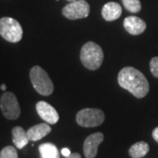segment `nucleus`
<instances>
[{
    "label": "nucleus",
    "instance_id": "obj_1",
    "mask_svg": "<svg viewBox=\"0 0 158 158\" xmlns=\"http://www.w3.org/2000/svg\"><path fill=\"white\" fill-rule=\"evenodd\" d=\"M118 83L121 88L128 90L137 98H144L149 91L146 77L133 67H125L118 72Z\"/></svg>",
    "mask_w": 158,
    "mask_h": 158
},
{
    "label": "nucleus",
    "instance_id": "obj_2",
    "mask_svg": "<svg viewBox=\"0 0 158 158\" xmlns=\"http://www.w3.org/2000/svg\"><path fill=\"white\" fill-rule=\"evenodd\" d=\"M80 60L85 68L96 70L100 68L104 60V52L101 47L93 41H88L82 47Z\"/></svg>",
    "mask_w": 158,
    "mask_h": 158
},
{
    "label": "nucleus",
    "instance_id": "obj_3",
    "mask_svg": "<svg viewBox=\"0 0 158 158\" xmlns=\"http://www.w3.org/2000/svg\"><path fill=\"white\" fill-rule=\"evenodd\" d=\"M30 79L35 90L42 96H49L54 91V85L48 74L40 66H34L30 70Z\"/></svg>",
    "mask_w": 158,
    "mask_h": 158
},
{
    "label": "nucleus",
    "instance_id": "obj_4",
    "mask_svg": "<svg viewBox=\"0 0 158 158\" xmlns=\"http://www.w3.org/2000/svg\"><path fill=\"white\" fill-rule=\"evenodd\" d=\"M0 35L9 42H12V43L19 42L22 39V27L15 19L10 17L1 18Z\"/></svg>",
    "mask_w": 158,
    "mask_h": 158
},
{
    "label": "nucleus",
    "instance_id": "obj_5",
    "mask_svg": "<svg viewBox=\"0 0 158 158\" xmlns=\"http://www.w3.org/2000/svg\"><path fill=\"white\" fill-rule=\"evenodd\" d=\"M76 120L83 127H95L104 122L105 113L97 108H85L77 113Z\"/></svg>",
    "mask_w": 158,
    "mask_h": 158
},
{
    "label": "nucleus",
    "instance_id": "obj_6",
    "mask_svg": "<svg viewBox=\"0 0 158 158\" xmlns=\"http://www.w3.org/2000/svg\"><path fill=\"white\" fill-rule=\"evenodd\" d=\"M0 108L4 116L11 120L17 119L21 113V109L18 102L17 97L10 91L5 92L1 96Z\"/></svg>",
    "mask_w": 158,
    "mask_h": 158
},
{
    "label": "nucleus",
    "instance_id": "obj_7",
    "mask_svg": "<svg viewBox=\"0 0 158 158\" xmlns=\"http://www.w3.org/2000/svg\"><path fill=\"white\" fill-rule=\"evenodd\" d=\"M90 5L85 0H76L62 8V14L71 20L87 18L90 14Z\"/></svg>",
    "mask_w": 158,
    "mask_h": 158
},
{
    "label": "nucleus",
    "instance_id": "obj_8",
    "mask_svg": "<svg viewBox=\"0 0 158 158\" xmlns=\"http://www.w3.org/2000/svg\"><path fill=\"white\" fill-rule=\"evenodd\" d=\"M36 111L40 117L48 124H56L59 120V114L57 111L47 102H38L36 104Z\"/></svg>",
    "mask_w": 158,
    "mask_h": 158
},
{
    "label": "nucleus",
    "instance_id": "obj_9",
    "mask_svg": "<svg viewBox=\"0 0 158 158\" xmlns=\"http://www.w3.org/2000/svg\"><path fill=\"white\" fill-rule=\"evenodd\" d=\"M104 140L102 133H94L89 135L84 142V153L86 158H95L98 154V148Z\"/></svg>",
    "mask_w": 158,
    "mask_h": 158
},
{
    "label": "nucleus",
    "instance_id": "obj_10",
    "mask_svg": "<svg viewBox=\"0 0 158 158\" xmlns=\"http://www.w3.org/2000/svg\"><path fill=\"white\" fill-rule=\"evenodd\" d=\"M125 30L132 35H139L142 34L147 27L146 22L136 16H129L124 19L123 22Z\"/></svg>",
    "mask_w": 158,
    "mask_h": 158
},
{
    "label": "nucleus",
    "instance_id": "obj_11",
    "mask_svg": "<svg viewBox=\"0 0 158 158\" xmlns=\"http://www.w3.org/2000/svg\"><path fill=\"white\" fill-rule=\"evenodd\" d=\"M102 16L106 21H113L121 16L122 9L121 6L116 2L106 3L102 8Z\"/></svg>",
    "mask_w": 158,
    "mask_h": 158
},
{
    "label": "nucleus",
    "instance_id": "obj_12",
    "mask_svg": "<svg viewBox=\"0 0 158 158\" xmlns=\"http://www.w3.org/2000/svg\"><path fill=\"white\" fill-rule=\"evenodd\" d=\"M51 130L52 129L48 123H40L30 127L27 132L28 135L29 140L32 141H36L48 135L51 132Z\"/></svg>",
    "mask_w": 158,
    "mask_h": 158
},
{
    "label": "nucleus",
    "instance_id": "obj_13",
    "mask_svg": "<svg viewBox=\"0 0 158 158\" xmlns=\"http://www.w3.org/2000/svg\"><path fill=\"white\" fill-rule=\"evenodd\" d=\"M29 140L27 132H26L21 127H15L12 129V141L19 149H22L27 145Z\"/></svg>",
    "mask_w": 158,
    "mask_h": 158
},
{
    "label": "nucleus",
    "instance_id": "obj_14",
    "mask_svg": "<svg viewBox=\"0 0 158 158\" xmlns=\"http://www.w3.org/2000/svg\"><path fill=\"white\" fill-rule=\"evenodd\" d=\"M149 151V146L145 141H139L130 147L128 153L133 158H141L145 156Z\"/></svg>",
    "mask_w": 158,
    "mask_h": 158
},
{
    "label": "nucleus",
    "instance_id": "obj_15",
    "mask_svg": "<svg viewBox=\"0 0 158 158\" xmlns=\"http://www.w3.org/2000/svg\"><path fill=\"white\" fill-rule=\"evenodd\" d=\"M40 158H60L57 148L52 143H43L39 147Z\"/></svg>",
    "mask_w": 158,
    "mask_h": 158
},
{
    "label": "nucleus",
    "instance_id": "obj_16",
    "mask_svg": "<svg viewBox=\"0 0 158 158\" xmlns=\"http://www.w3.org/2000/svg\"><path fill=\"white\" fill-rule=\"evenodd\" d=\"M124 7L130 12L136 13L141 9V4L140 0H122Z\"/></svg>",
    "mask_w": 158,
    "mask_h": 158
},
{
    "label": "nucleus",
    "instance_id": "obj_17",
    "mask_svg": "<svg viewBox=\"0 0 158 158\" xmlns=\"http://www.w3.org/2000/svg\"><path fill=\"white\" fill-rule=\"evenodd\" d=\"M0 158H19L16 149L12 146L4 148L0 152Z\"/></svg>",
    "mask_w": 158,
    "mask_h": 158
},
{
    "label": "nucleus",
    "instance_id": "obj_18",
    "mask_svg": "<svg viewBox=\"0 0 158 158\" xmlns=\"http://www.w3.org/2000/svg\"><path fill=\"white\" fill-rule=\"evenodd\" d=\"M149 67H150V71L153 76L158 78V56L153 57L151 59Z\"/></svg>",
    "mask_w": 158,
    "mask_h": 158
},
{
    "label": "nucleus",
    "instance_id": "obj_19",
    "mask_svg": "<svg viewBox=\"0 0 158 158\" xmlns=\"http://www.w3.org/2000/svg\"><path fill=\"white\" fill-rule=\"evenodd\" d=\"M152 136H153V138H154V140L156 141V142H158V127L153 130Z\"/></svg>",
    "mask_w": 158,
    "mask_h": 158
},
{
    "label": "nucleus",
    "instance_id": "obj_20",
    "mask_svg": "<svg viewBox=\"0 0 158 158\" xmlns=\"http://www.w3.org/2000/svg\"><path fill=\"white\" fill-rule=\"evenodd\" d=\"M70 154H71L70 150H69V148H62V156H64L65 157H66V156H69Z\"/></svg>",
    "mask_w": 158,
    "mask_h": 158
},
{
    "label": "nucleus",
    "instance_id": "obj_21",
    "mask_svg": "<svg viewBox=\"0 0 158 158\" xmlns=\"http://www.w3.org/2000/svg\"><path fill=\"white\" fill-rule=\"evenodd\" d=\"M66 158H81V156L78 153H71L69 156H66Z\"/></svg>",
    "mask_w": 158,
    "mask_h": 158
},
{
    "label": "nucleus",
    "instance_id": "obj_22",
    "mask_svg": "<svg viewBox=\"0 0 158 158\" xmlns=\"http://www.w3.org/2000/svg\"><path fill=\"white\" fill-rule=\"evenodd\" d=\"M0 89H1V90H4V91H5V90H6V85H5V84H3V85L0 86Z\"/></svg>",
    "mask_w": 158,
    "mask_h": 158
},
{
    "label": "nucleus",
    "instance_id": "obj_23",
    "mask_svg": "<svg viewBox=\"0 0 158 158\" xmlns=\"http://www.w3.org/2000/svg\"><path fill=\"white\" fill-rule=\"evenodd\" d=\"M69 2H73V1H76V0H67Z\"/></svg>",
    "mask_w": 158,
    "mask_h": 158
},
{
    "label": "nucleus",
    "instance_id": "obj_24",
    "mask_svg": "<svg viewBox=\"0 0 158 158\" xmlns=\"http://www.w3.org/2000/svg\"><path fill=\"white\" fill-rule=\"evenodd\" d=\"M56 1H59V0H56Z\"/></svg>",
    "mask_w": 158,
    "mask_h": 158
}]
</instances>
